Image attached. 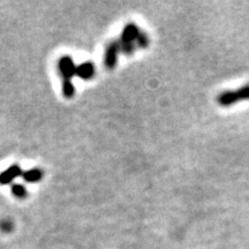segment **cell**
<instances>
[{"label": "cell", "instance_id": "6da1fadb", "mask_svg": "<svg viewBox=\"0 0 249 249\" xmlns=\"http://www.w3.org/2000/svg\"><path fill=\"white\" fill-rule=\"evenodd\" d=\"M242 101H249V85H246L236 90H227V91L219 93L217 97L218 105L224 107H232Z\"/></svg>", "mask_w": 249, "mask_h": 249}, {"label": "cell", "instance_id": "7a4b0ae2", "mask_svg": "<svg viewBox=\"0 0 249 249\" xmlns=\"http://www.w3.org/2000/svg\"><path fill=\"white\" fill-rule=\"evenodd\" d=\"M120 52V46L118 40H111L107 45L104 55V64L107 70H114L118 62V54Z\"/></svg>", "mask_w": 249, "mask_h": 249}, {"label": "cell", "instance_id": "3957f363", "mask_svg": "<svg viewBox=\"0 0 249 249\" xmlns=\"http://www.w3.org/2000/svg\"><path fill=\"white\" fill-rule=\"evenodd\" d=\"M59 71H60L62 80H71V77L76 74V65L70 55H64L59 59Z\"/></svg>", "mask_w": 249, "mask_h": 249}, {"label": "cell", "instance_id": "277c9868", "mask_svg": "<svg viewBox=\"0 0 249 249\" xmlns=\"http://www.w3.org/2000/svg\"><path fill=\"white\" fill-rule=\"evenodd\" d=\"M22 173L23 171L21 169L20 165L13 164L8 169H6L0 173V185H9V183L13 182L18 177L22 176Z\"/></svg>", "mask_w": 249, "mask_h": 249}, {"label": "cell", "instance_id": "5b68a950", "mask_svg": "<svg viewBox=\"0 0 249 249\" xmlns=\"http://www.w3.org/2000/svg\"><path fill=\"white\" fill-rule=\"evenodd\" d=\"M140 33H141V29L135 23H127L123 29V33H121L118 40L121 43H134L135 44V40L140 35Z\"/></svg>", "mask_w": 249, "mask_h": 249}, {"label": "cell", "instance_id": "8992f818", "mask_svg": "<svg viewBox=\"0 0 249 249\" xmlns=\"http://www.w3.org/2000/svg\"><path fill=\"white\" fill-rule=\"evenodd\" d=\"M96 68L95 64L91 61H85L82 64L76 65V76H79L80 79L82 80H91L93 76H95Z\"/></svg>", "mask_w": 249, "mask_h": 249}, {"label": "cell", "instance_id": "52a82bcc", "mask_svg": "<svg viewBox=\"0 0 249 249\" xmlns=\"http://www.w3.org/2000/svg\"><path fill=\"white\" fill-rule=\"evenodd\" d=\"M43 171L40 169H30L28 171H24L22 173V178L26 182H29V183H34V182H38L42 180L43 178Z\"/></svg>", "mask_w": 249, "mask_h": 249}, {"label": "cell", "instance_id": "ba28073f", "mask_svg": "<svg viewBox=\"0 0 249 249\" xmlns=\"http://www.w3.org/2000/svg\"><path fill=\"white\" fill-rule=\"evenodd\" d=\"M61 90L62 95L66 98H73L74 95H75V86L71 83V80H62Z\"/></svg>", "mask_w": 249, "mask_h": 249}, {"label": "cell", "instance_id": "9c48e42d", "mask_svg": "<svg viewBox=\"0 0 249 249\" xmlns=\"http://www.w3.org/2000/svg\"><path fill=\"white\" fill-rule=\"evenodd\" d=\"M12 194H13L17 198L22 200V198H26L28 196V191L26 187L21 185V183H13V185H12Z\"/></svg>", "mask_w": 249, "mask_h": 249}, {"label": "cell", "instance_id": "30bf717a", "mask_svg": "<svg viewBox=\"0 0 249 249\" xmlns=\"http://www.w3.org/2000/svg\"><path fill=\"white\" fill-rule=\"evenodd\" d=\"M135 45L136 48L140 49H147L150 45V37H149L148 34H145L144 31H141L140 35L138 36V38L135 40Z\"/></svg>", "mask_w": 249, "mask_h": 249}, {"label": "cell", "instance_id": "8fae6325", "mask_svg": "<svg viewBox=\"0 0 249 249\" xmlns=\"http://www.w3.org/2000/svg\"><path fill=\"white\" fill-rule=\"evenodd\" d=\"M120 46V52H123L124 54H126L127 57H130V55L134 54L136 50V45L134 43H121L118 40Z\"/></svg>", "mask_w": 249, "mask_h": 249}, {"label": "cell", "instance_id": "7c38bea8", "mask_svg": "<svg viewBox=\"0 0 249 249\" xmlns=\"http://www.w3.org/2000/svg\"><path fill=\"white\" fill-rule=\"evenodd\" d=\"M0 227H1L5 232H8V230H11V223L6 220V222L0 224Z\"/></svg>", "mask_w": 249, "mask_h": 249}]
</instances>
